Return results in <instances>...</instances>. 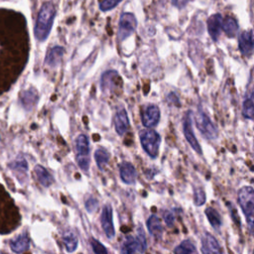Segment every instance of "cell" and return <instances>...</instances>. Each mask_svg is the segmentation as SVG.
<instances>
[{"label":"cell","mask_w":254,"mask_h":254,"mask_svg":"<svg viewBox=\"0 0 254 254\" xmlns=\"http://www.w3.org/2000/svg\"><path fill=\"white\" fill-rule=\"evenodd\" d=\"M55 16H56V8L53 5V3L47 2L43 4V6L41 7L38 13V17H37L35 29H34L35 37L37 38L38 41L43 42L48 38L54 23Z\"/></svg>","instance_id":"obj_1"},{"label":"cell","mask_w":254,"mask_h":254,"mask_svg":"<svg viewBox=\"0 0 254 254\" xmlns=\"http://www.w3.org/2000/svg\"><path fill=\"white\" fill-rule=\"evenodd\" d=\"M237 200L245 215L249 232L254 235V189L250 186L242 187L238 190Z\"/></svg>","instance_id":"obj_2"},{"label":"cell","mask_w":254,"mask_h":254,"mask_svg":"<svg viewBox=\"0 0 254 254\" xmlns=\"http://www.w3.org/2000/svg\"><path fill=\"white\" fill-rule=\"evenodd\" d=\"M140 141L145 152L151 157L156 158L159 153V147L161 143L160 135L151 129H146L140 132Z\"/></svg>","instance_id":"obj_3"},{"label":"cell","mask_w":254,"mask_h":254,"mask_svg":"<svg viewBox=\"0 0 254 254\" xmlns=\"http://www.w3.org/2000/svg\"><path fill=\"white\" fill-rule=\"evenodd\" d=\"M76 162L82 171H87L89 168V142L85 135L80 134L75 140Z\"/></svg>","instance_id":"obj_4"},{"label":"cell","mask_w":254,"mask_h":254,"mask_svg":"<svg viewBox=\"0 0 254 254\" xmlns=\"http://www.w3.org/2000/svg\"><path fill=\"white\" fill-rule=\"evenodd\" d=\"M194 120L196 127L198 128L203 137L209 140H213L217 137V128L203 111L197 110L194 116Z\"/></svg>","instance_id":"obj_5"},{"label":"cell","mask_w":254,"mask_h":254,"mask_svg":"<svg viewBox=\"0 0 254 254\" xmlns=\"http://www.w3.org/2000/svg\"><path fill=\"white\" fill-rule=\"evenodd\" d=\"M147 248V242L142 229L139 230L137 237L128 236L122 244L121 252L125 254L131 253H144Z\"/></svg>","instance_id":"obj_6"},{"label":"cell","mask_w":254,"mask_h":254,"mask_svg":"<svg viewBox=\"0 0 254 254\" xmlns=\"http://www.w3.org/2000/svg\"><path fill=\"white\" fill-rule=\"evenodd\" d=\"M137 27V20L132 13L125 12L121 15L118 27V39L120 41L125 40L131 36Z\"/></svg>","instance_id":"obj_7"},{"label":"cell","mask_w":254,"mask_h":254,"mask_svg":"<svg viewBox=\"0 0 254 254\" xmlns=\"http://www.w3.org/2000/svg\"><path fill=\"white\" fill-rule=\"evenodd\" d=\"M183 130H184V134L185 137L187 139V141L189 142V144L190 145V147L198 154H201V147L198 144V141L196 140L195 136H194V132L192 129V113L190 111L187 112L185 118H184V122H183Z\"/></svg>","instance_id":"obj_8"},{"label":"cell","mask_w":254,"mask_h":254,"mask_svg":"<svg viewBox=\"0 0 254 254\" xmlns=\"http://www.w3.org/2000/svg\"><path fill=\"white\" fill-rule=\"evenodd\" d=\"M238 48L243 56H249L254 52V30L244 31L239 35Z\"/></svg>","instance_id":"obj_9"},{"label":"cell","mask_w":254,"mask_h":254,"mask_svg":"<svg viewBox=\"0 0 254 254\" xmlns=\"http://www.w3.org/2000/svg\"><path fill=\"white\" fill-rule=\"evenodd\" d=\"M100 220H101L102 228H103L104 233L107 236V238H109V239L113 238L115 235V229H114L113 220H112V208L110 205H105L103 207L101 216H100Z\"/></svg>","instance_id":"obj_10"},{"label":"cell","mask_w":254,"mask_h":254,"mask_svg":"<svg viewBox=\"0 0 254 254\" xmlns=\"http://www.w3.org/2000/svg\"><path fill=\"white\" fill-rule=\"evenodd\" d=\"M141 117L142 123L145 127H155L160 120V109L156 105H149L144 109Z\"/></svg>","instance_id":"obj_11"},{"label":"cell","mask_w":254,"mask_h":254,"mask_svg":"<svg viewBox=\"0 0 254 254\" xmlns=\"http://www.w3.org/2000/svg\"><path fill=\"white\" fill-rule=\"evenodd\" d=\"M223 18L220 14L211 15L207 20V30L213 41H217L222 31Z\"/></svg>","instance_id":"obj_12"},{"label":"cell","mask_w":254,"mask_h":254,"mask_svg":"<svg viewBox=\"0 0 254 254\" xmlns=\"http://www.w3.org/2000/svg\"><path fill=\"white\" fill-rule=\"evenodd\" d=\"M201 252L202 253H221L222 250L218 241L213 235L206 232L201 237Z\"/></svg>","instance_id":"obj_13"},{"label":"cell","mask_w":254,"mask_h":254,"mask_svg":"<svg viewBox=\"0 0 254 254\" xmlns=\"http://www.w3.org/2000/svg\"><path fill=\"white\" fill-rule=\"evenodd\" d=\"M117 79H119V75L117 73L116 70H108L105 71L100 79V86L101 89L107 93V92H111L115 86H116V81Z\"/></svg>","instance_id":"obj_14"},{"label":"cell","mask_w":254,"mask_h":254,"mask_svg":"<svg viewBox=\"0 0 254 254\" xmlns=\"http://www.w3.org/2000/svg\"><path fill=\"white\" fill-rule=\"evenodd\" d=\"M114 125L115 130L119 135H123L127 132L129 128V119L127 112L124 109H120L116 112L114 116Z\"/></svg>","instance_id":"obj_15"},{"label":"cell","mask_w":254,"mask_h":254,"mask_svg":"<svg viewBox=\"0 0 254 254\" xmlns=\"http://www.w3.org/2000/svg\"><path fill=\"white\" fill-rule=\"evenodd\" d=\"M120 177L121 180L127 185L134 184L137 178V172L134 166L127 162L122 163L120 165Z\"/></svg>","instance_id":"obj_16"},{"label":"cell","mask_w":254,"mask_h":254,"mask_svg":"<svg viewBox=\"0 0 254 254\" xmlns=\"http://www.w3.org/2000/svg\"><path fill=\"white\" fill-rule=\"evenodd\" d=\"M63 55H64V49L60 46H56L48 52L46 56L45 64L50 67H57L63 58Z\"/></svg>","instance_id":"obj_17"},{"label":"cell","mask_w":254,"mask_h":254,"mask_svg":"<svg viewBox=\"0 0 254 254\" xmlns=\"http://www.w3.org/2000/svg\"><path fill=\"white\" fill-rule=\"evenodd\" d=\"M147 227L149 230V233L155 237L156 239H160L163 234V226L160 218L153 214L151 215L147 220Z\"/></svg>","instance_id":"obj_18"},{"label":"cell","mask_w":254,"mask_h":254,"mask_svg":"<svg viewBox=\"0 0 254 254\" xmlns=\"http://www.w3.org/2000/svg\"><path fill=\"white\" fill-rule=\"evenodd\" d=\"M242 114L245 118L254 120V87L247 93L242 105Z\"/></svg>","instance_id":"obj_19"},{"label":"cell","mask_w":254,"mask_h":254,"mask_svg":"<svg viewBox=\"0 0 254 254\" xmlns=\"http://www.w3.org/2000/svg\"><path fill=\"white\" fill-rule=\"evenodd\" d=\"M30 245V239L26 233L19 235L17 238L10 242V247L13 252L15 253H22L25 252Z\"/></svg>","instance_id":"obj_20"},{"label":"cell","mask_w":254,"mask_h":254,"mask_svg":"<svg viewBox=\"0 0 254 254\" xmlns=\"http://www.w3.org/2000/svg\"><path fill=\"white\" fill-rule=\"evenodd\" d=\"M10 166H11V169L13 170V172L18 177L19 181L24 182L26 180V177H27L26 175H27V171H28L27 162L24 159H21V160H17L15 162H13Z\"/></svg>","instance_id":"obj_21"},{"label":"cell","mask_w":254,"mask_h":254,"mask_svg":"<svg viewBox=\"0 0 254 254\" xmlns=\"http://www.w3.org/2000/svg\"><path fill=\"white\" fill-rule=\"evenodd\" d=\"M222 30L223 32L228 36V37H234L236 36L238 32V24L236 20L232 17H225L223 19V24H222Z\"/></svg>","instance_id":"obj_22"},{"label":"cell","mask_w":254,"mask_h":254,"mask_svg":"<svg viewBox=\"0 0 254 254\" xmlns=\"http://www.w3.org/2000/svg\"><path fill=\"white\" fill-rule=\"evenodd\" d=\"M204 212H205V215H206L209 223L211 224V226L218 230L222 224V218H221L220 214L218 213V211L215 208L209 206V207H206Z\"/></svg>","instance_id":"obj_23"},{"label":"cell","mask_w":254,"mask_h":254,"mask_svg":"<svg viewBox=\"0 0 254 254\" xmlns=\"http://www.w3.org/2000/svg\"><path fill=\"white\" fill-rule=\"evenodd\" d=\"M36 101H37V91L33 88L25 90L21 94V102L26 109H31Z\"/></svg>","instance_id":"obj_24"},{"label":"cell","mask_w":254,"mask_h":254,"mask_svg":"<svg viewBox=\"0 0 254 254\" xmlns=\"http://www.w3.org/2000/svg\"><path fill=\"white\" fill-rule=\"evenodd\" d=\"M35 173H36L37 178H38V180H39V182L41 183L42 186L47 188L52 184L53 178L51 177V175L48 173V171L44 167H42L40 165L36 166L35 167Z\"/></svg>","instance_id":"obj_25"},{"label":"cell","mask_w":254,"mask_h":254,"mask_svg":"<svg viewBox=\"0 0 254 254\" xmlns=\"http://www.w3.org/2000/svg\"><path fill=\"white\" fill-rule=\"evenodd\" d=\"M94 159H95V162H96L98 168L100 170H103L105 165L108 163L109 154H108V152L105 149L99 148L94 153Z\"/></svg>","instance_id":"obj_26"},{"label":"cell","mask_w":254,"mask_h":254,"mask_svg":"<svg viewBox=\"0 0 254 254\" xmlns=\"http://www.w3.org/2000/svg\"><path fill=\"white\" fill-rule=\"evenodd\" d=\"M174 252L179 254H190L195 253L196 249L194 244L190 240H184L175 248Z\"/></svg>","instance_id":"obj_27"},{"label":"cell","mask_w":254,"mask_h":254,"mask_svg":"<svg viewBox=\"0 0 254 254\" xmlns=\"http://www.w3.org/2000/svg\"><path fill=\"white\" fill-rule=\"evenodd\" d=\"M64 243L67 252H73L77 247V238L71 232H66L64 236Z\"/></svg>","instance_id":"obj_28"},{"label":"cell","mask_w":254,"mask_h":254,"mask_svg":"<svg viewBox=\"0 0 254 254\" xmlns=\"http://www.w3.org/2000/svg\"><path fill=\"white\" fill-rule=\"evenodd\" d=\"M122 0H102L99 3V8L101 11H109L117 6Z\"/></svg>","instance_id":"obj_29"},{"label":"cell","mask_w":254,"mask_h":254,"mask_svg":"<svg viewBox=\"0 0 254 254\" xmlns=\"http://www.w3.org/2000/svg\"><path fill=\"white\" fill-rule=\"evenodd\" d=\"M205 202V194L201 189L194 190V203L196 205H202Z\"/></svg>","instance_id":"obj_30"},{"label":"cell","mask_w":254,"mask_h":254,"mask_svg":"<svg viewBox=\"0 0 254 254\" xmlns=\"http://www.w3.org/2000/svg\"><path fill=\"white\" fill-rule=\"evenodd\" d=\"M91 246H92V250L94 253L100 254V253H107V249L96 239L92 238L91 239Z\"/></svg>","instance_id":"obj_31"},{"label":"cell","mask_w":254,"mask_h":254,"mask_svg":"<svg viewBox=\"0 0 254 254\" xmlns=\"http://www.w3.org/2000/svg\"><path fill=\"white\" fill-rule=\"evenodd\" d=\"M97 205H98V202L95 198L93 197H90L86 200L85 202V208L88 212H93L96 208H97Z\"/></svg>","instance_id":"obj_32"},{"label":"cell","mask_w":254,"mask_h":254,"mask_svg":"<svg viewBox=\"0 0 254 254\" xmlns=\"http://www.w3.org/2000/svg\"><path fill=\"white\" fill-rule=\"evenodd\" d=\"M164 220L166 222V224L168 226H173L174 224V220H175V217H174V214L171 212V211H165L164 213Z\"/></svg>","instance_id":"obj_33"},{"label":"cell","mask_w":254,"mask_h":254,"mask_svg":"<svg viewBox=\"0 0 254 254\" xmlns=\"http://www.w3.org/2000/svg\"><path fill=\"white\" fill-rule=\"evenodd\" d=\"M190 1L191 0H172V3L174 6L178 7V8H183L185 7Z\"/></svg>","instance_id":"obj_34"}]
</instances>
